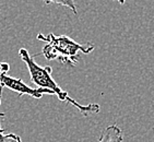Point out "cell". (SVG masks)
Returning <instances> with one entry per match:
<instances>
[{
    "label": "cell",
    "mask_w": 154,
    "mask_h": 142,
    "mask_svg": "<svg viewBox=\"0 0 154 142\" xmlns=\"http://www.w3.org/2000/svg\"><path fill=\"white\" fill-rule=\"evenodd\" d=\"M9 70H10V65H9V63L0 61V71H1V72H5V73H7Z\"/></svg>",
    "instance_id": "7"
},
{
    "label": "cell",
    "mask_w": 154,
    "mask_h": 142,
    "mask_svg": "<svg viewBox=\"0 0 154 142\" xmlns=\"http://www.w3.org/2000/svg\"><path fill=\"white\" fill-rule=\"evenodd\" d=\"M0 85L2 86V88H7V89L18 93L19 96L29 95L31 97L37 98V100L43 97V95L45 94H55L53 91L48 89H43V88L33 89L31 86L26 85V83H24L23 80H21L19 78L10 77V76H8L5 72H1V71H0Z\"/></svg>",
    "instance_id": "3"
},
{
    "label": "cell",
    "mask_w": 154,
    "mask_h": 142,
    "mask_svg": "<svg viewBox=\"0 0 154 142\" xmlns=\"http://www.w3.org/2000/svg\"><path fill=\"white\" fill-rule=\"evenodd\" d=\"M117 1H118L120 5H125V2H126V0H117Z\"/></svg>",
    "instance_id": "8"
},
{
    "label": "cell",
    "mask_w": 154,
    "mask_h": 142,
    "mask_svg": "<svg viewBox=\"0 0 154 142\" xmlns=\"http://www.w3.org/2000/svg\"><path fill=\"white\" fill-rule=\"evenodd\" d=\"M98 142H124L122 130L117 125H110L103 130Z\"/></svg>",
    "instance_id": "4"
},
{
    "label": "cell",
    "mask_w": 154,
    "mask_h": 142,
    "mask_svg": "<svg viewBox=\"0 0 154 142\" xmlns=\"http://www.w3.org/2000/svg\"><path fill=\"white\" fill-rule=\"evenodd\" d=\"M19 55L21 59L23 60L25 66L27 67V70L30 72V78L32 83L36 84L38 88L43 89H48L53 91L55 94L58 96L59 101L67 102V103L73 105L78 110L82 113L83 116H88L90 114H95L100 112V105L98 104H89V105H80L77 101L70 97L68 92L62 90L58 83L53 79L51 76V66H39L37 62L34 60L33 56L29 53L26 48H20L19 49Z\"/></svg>",
    "instance_id": "1"
},
{
    "label": "cell",
    "mask_w": 154,
    "mask_h": 142,
    "mask_svg": "<svg viewBox=\"0 0 154 142\" xmlns=\"http://www.w3.org/2000/svg\"><path fill=\"white\" fill-rule=\"evenodd\" d=\"M43 1H44L45 5L55 3V5L67 7V8H69V9L73 12V14H78V10H77V7H75L74 0H43Z\"/></svg>",
    "instance_id": "6"
},
{
    "label": "cell",
    "mask_w": 154,
    "mask_h": 142,
    "mask_svg": "<svg viewBox=\"0 0 154 142\" xmlns=\"http://www.w3.org/2000/svg\"><path fill=\"white\" fill-rule=\"evenodd\" d=\"M2 90L3 88L0 85V106H1V101H2ZM6 117L5 113H0V142H22L21 137L15 134V133H5V129L1 128V122L3 118Z\"/></svg>",
    "instance_id": "5"
},
{
    "label": "cell",
    "mask_w": 154,
    "mask_h": 142,
    "mask_svg": "<svg viewBox=\"0 0 154 142\" xmlns=\"http://www.w3.org/2000/svg\"><path fill=\"white\" fill-rule=\"evenodd\" d=\"M37 39L45 42L46 45L43 47L42 54L47 60H58L63 65L75 66L79 61L78 54H90L94 51L95 46L91 43L79 44L66 35L57 36L53 33L44 35L39 33Z\"/></svg>",
    "instance_id": "2"
}]
</instances>
